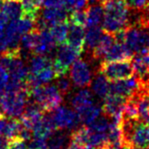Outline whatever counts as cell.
<instances>
[{
    "label": "cell",
    "mask_w": 149,
    "mask_h": 149,
    "mask_svg": "<svg viewBox=\"0 0 149 149\" xmlns=\"http://www.w3.org/2000/svg\"><path fill=\"white\" fill-rule=\"evenodd\" d=\"M109 123H110V117L104 115L102 113L99 117H97L94 121H92L86 126L89 129L93 130L96 132H103V133H107L108 127H109Z\"/></svg>",
    "instance_id": "cell-28"
},
{
    "label": "cell",
    "mask_w": 149,
    "mask_h": 149,
    "mask_svg": "<svg viewBox=\"0 0 149 149\" xmlns=\"http://www.w3.org/2000/svg\"><path fill=\"white\" fill-rule=\"evenodd\" d=\"M30 99L38 104L45 113L52 112L63 103V95L53 85H41L32 88L29 91Z\"/></svg>",
    "instance_id": "cell-2"
},
{
    "label": "cell",
    "mask_w": 149,
    "mask_h": 149,
    "mask_svg": "<svg viewBox=\"0 0 149 149\" xmlns=\"http://www.w3.org/2000/svg\"><path fill=\"white\" fill-rule=\"evenodd\" d=\"M68 20H64L52 25L49 32L55 42V44H63L67 40L68 31Z\"/></svg>",
    "instance_id": "cell-24"
},
{
    "label": "cell",
    "mask_w": 149,
    "mask_h": 149,
    "mask_svg": "<svg viewBox=\"0 0 149 149\" xmlns=\"http://www.w3.org/2000/svg\"><path fill=\"white\" fill-rule=\"evenodd\" d=\"M82 149H96V147H94L90 144H84Z\"/></svg>",
    "instance_id": "cell-40"
},
{
    "label": "cell",
    "mask_w": 149,
    "mask_h": 149,
    "mask_svg": "<svg viewBox=\"0 0 149 149\" xmlns=\"http://www.w3.org/2000/svg\"><path fill=\"white\" fill-rule=\"evenodd\" d=\"M1 10L10 21L17 19L23 14L21 0H4L1 5Z\"/></svg>",
    "instance_id": "cell-21"
},
{
    "label": "cell",
    "mask_w": 149,
    "mask_h": 149,
    "mask_svg": "<svg viewBox=\"0 0 149 149\" xmlns=\"http://www.w3.org/2000/svg\"><path fill=\"white\" fill-rule=\"evenodd\" d=\"M6 52H8V45H7L4 30H0V57Z\"/></svg>",
    "instance_id": "cell-37"
},
{
    "label": "cell",
    "mask_w": 149,
    "mask_h": 149,
    "mask_svg": "<svg viewBox=\"0 0 149 149\" xmlns=\"http://www.w3.org/2000/svg\"><path fill=\"white\" fill-rule=\"evenodd\" d=\"M103 29L109 33H115L129 27L130 8L125 0H110L103 4Z\"/></svg>",
    "instance_id": "cell-1"
},
{
    "label": "cell",
    "mask_w": 149,
    "mask_h": 149,
    "mask_svg": "<svg viewBox=\"0 0 149 149\" xmlns=\"http://www.w3.org/2000/svg\"><path fill=\"white\" fill-rule=\"evenodd\" d=\"M48 149H67L70 143V133L66 130L56 129L53 133L47 138Z\"/></svg>",
    "instance_id": "cell-16"
},
{
    "label": "cell",
    "mask_w": 149,
    "mask_h": 149,
    "mask_svg": "<svg viewBox=\"0 0 149 149\" xmlns=\"http://www.w3.org/2000/svg\"><path fill=\"white\" fill-rule=\"evenodd\" d=\"M45 112L33 102H28V104L25 107L22 115L20 116V122L21 123L27 128L31 129L33 127L36 123H38L42 117L44 116Z\"/></svg>",
    "instance_id": "cell-9"
},
{
    "label": "cell",
    "mask_w": 149,
    "mask_h": 149,
    "mask_svg": "<svg viewBox=\"0 0 149 149\" xmlns=\"http://www.w3.org/2000/svg\"><path fill=\"white\" fill-rule=\"evenodd\" d=\"M3 95H4V88H0V101H1Z\"/></svg>",
    "instance_id": "cell-41"
},
{
    "label": "cell",
    "mask_w": 149,
    "mask_h": 149,
    "mask_svg": "<svg viewBox=\"0 0 149 149\" xmlns=\"http://www.w3.org/2000/svg\"><path fill=\"white\" fill-rule=\"evenodd\" d=\"M129 8L133 10H140L147 5L148 0H125Z\"/></svg>",
    "instance_id": "cell-35"
},
{
    "label": "cell",
    "mask_w": 149,
    "mask_h": 149,
    "mask_svg": "<svg viewBox=\"0 0 149 149\" xmlns=\"http://www.w3.org/2000/svg\"><path fill=\"white\" fill-rule=\"evenodd\" d=\"M98 72L103 74L108 81L127 79L134 74L131 59L104 61L101 63Z\"/></svg>",
    "instance_id": "cell-4"
},
{
    "label": "cell",
    "mask_w": 149,
    "mask_h": 149,
    "mask_svg": "<svg viewBox=\"0 0 149 149\" xmlns=\"http://www.w3.org/2000/svg\"><path fill=\"white\" fill-rule=\"evenodd\" d=\"M70 103H71L72 107L74 108L77 113L80 111H82L83 109H85L86 107H89L90 104H94L91 92L85 88L81 90H79L78 92H76L74 95L72 96Z\"/></svg>",
    "instance_id": "cell-19"
},
{
    "label": "cell",
    "mask_w": 149,
    "mask_h": 149,
    "mask_svg": "<svg viewBox=\"0 0 149 149\" xmlns=\"http://www.w3.org/2000/svg\"><path fill=\"white\" fill-rule=\"evenodd\" d=\"M1 5H2V2H1V0H0V9H1Z\"/></svg>",
    "instance_id": "cell-44"
},
{
    "label": "cell",
    "mask_w": 149,
    "mask_h": 149,
    "mask_svg": "<svg viewBox=\"0 0 149 149\" xmlns=\"http://www.w3.org/2000/svg\"><path fill=\"white\" fill-rule=\"evenodd\" d=\"M6 149H27L26 141H22L19 138H13L9 140Z\"/></svg>",
    "instance_id": "cell-34"
},
{
    "label": "cell",
    "mask_w": 149,
    "mask_h": 149,
    "mask_svg": "<svg viewBox=\"0 0 149 149\" xmlns=\"http://www.w3.org/2000/svg\"><path fill=\"white\" fill-rule=\"evenodd\" d=\"M114 42V35L107 31H103L99 42H98V44L92 50L91 57L93 59H102V58H104L105 53L108 52V49H110V47Z\"/></svg>",
    "instance_id": "cell-17"
},
{
    "label": "cell",
    "mask_w": 149,
    "mask_h": 149,
    "mask_svg": "<svg viewBox=\"0 0 149 149\" xmlns=\"http://www.w3.org/2000/svg\"><path fill=\"white\" fill-rule=\"evenodd\" d=\"M38 36H39V30L36 28H34L33 30L28 31L27 33L21 36L19 49H20L21 55L23 56V58L25 54L32 52L34 50L36 45H37Z\"/></svg>",
    "instance_id": "cell-18"
},
{
    "label": "cell",
    "mask_w": 149,
    "mask_h": 149,
    "mask_svg": "<svg viewBox=\"0 0 149 149\" xmlns=\"http://www.w3.org/2000/svg\"><path fill=\"white\" fill-rule=\"evenodd\" d=\"M104 104L102 107V111L104 115L108 117L116 115H122L123 105L125 104L126 99L121 96L113 95V94H108L104 98Z\"/></svg>",
    "instance_id": "cell-11"
},
{
    "label": "cell",
    "mask_w": 149,
    "mask_h": 149,
    "mask_svg": "<svg viewBox=\"0 0 149 149\" xmlns=\"http://www.w3.org/2000/svg\"><path fill=\"white\" fill-rule=\"evenodd\" d=\"M133 57L132 52L128 49L123 42L115 41L108 52L104 56V61H117V60H125L131 59Z\"/></svg>",
    "instance_id": "cell-15"
},
{
    "label": "cell",
    "mask_w": 149,
    "mask_h": 149,
    "mask_svg": "<svg viewBox=\"0 0 149 149\" xmlns=\"http://www.w3.org/2000/svg\"><path fill=\"white\" fill-rule=\"evenodd\" d=\"M56 129L73 130L81 123L78 113L67 107H58L52 112H49Z\"/></svg>",
    "instance_id": "cell-6"
},
{
    "label": "cell",
    "mask_w": 149,
    "mask_h": 149,
    "mask_svg": "<svg viewBox=\"0 0 149 149\" xmlns=\"http://www.w3.org/2000/svg\"><path fill=\"white\" fill-rule=\"evenodd\" d=\"M83 145L84 144H80L78 143H76V141H70V144L68 145L67 149H82Z\"/></svg>",
    "instance_id": "cell-38"
},
{
    "label": "cell",
    "mask_w": 149,
    "mask_h": 149,
    "mask_svg": "<svg viewBox=\"0 0 149 149\" xmlns=\"http://www.w3.org/2000/svg\"><path fill=\"white\" fill-rule=\"evenodd\" d=\"M55 130L56 127L50 118L49 113H45L42 119L33 125L31 128V132L34 137L47 140V138Z\"/></svg>",
    "instance_id": "cell-14"
},
{
    "label": "cell",
    "mask_w": 149,
    "mask_h": 149,
    "mask_svg": "<svg viewBox=\"0 0 149 149\" xmlns=\"http://www.w3.org/2000/svg\"><path fill=\"white\" fill-rule=\"evenodd\" d=\"M57 78L58 80L56 83V88H58V90H59L60 93L63 96L68 95V94L71 91V88H72V83L70 81V79L67 77L66 74L58 76Z\"/></svg>",
    "instance_id": "cell-30"
},
{
    "label": "cell",
    "mask_w": 149,
    "mask_h": 149,
    "mask_svg": "<svg viewBox=\"0 0 149 149\" xmlns=\"http://www.w3.org/2000/svg\"><path fill=\"white\" fill-rule=\"evenodd\" d=\"M55 48V42L50 34L48 29H42L39 30V36L37 45H36L33 52L36 54H41V55H47L52 54Z\"/></svg>",
    "instance_id": "cell-12"
},
{
    "label": "cell",
    "mask_w": 149,
    "mask_h": 149,
    "mask_svg": "<svg viewBox=\"0 0 149 149\" xmlns=\"http://www.w3.org/2000/svg\"><path fill=\"white\" fill-rule=\"evenodd\" d=\"M81 53V52H79L70 45L65 44V43L60 44V47L56 50L55 56L52 61L56 78L58 76L67 74L70 67L76 59L80 57Z\"/></svg>",
    "instance_id": "cell-5"
},
{
    "label": "cell",
    "mask_w": 149,
    "mask_h": 149,
    "mask_svg": "<svg viewBox=\"0 0 149 149\" xmlns=\"http://www.w3.org/2000/svg\"><path fill=\"white\" fill-rule=\"evenodd\" d=\"M102 32H103V30L100 26L88 28V31L85 32V47L88 53L91 54L92 50L98 44Z\"/></svg>",
    "instance_id": "cell-25"
},
{
    "label": "cell",
    "mask_w": 149,
    "mask_h": 149,
    "mask_svg": "<svg viewBox=\"0 0 149 149\" xmlns=\"http://www.w3.org/2000/svg\"><path fill=\"white\" fill-rule=\"evenodd\" d=\"M65 7L70 10H83L88 7V0H65Z\"/></svg>",
    "instance_id": "cell-32"
},
{
    "label": "cell",
    "mask_w": 149,
    "mask_h": 149,
    "mask_svg": "<svg viewBox=\"0 0 149 149\" xmlns=\"http://www.w3.org/2000/svg\"><path fill=\"white\" fill-rule=\"evenodd\" d=\"M86 27H94L100 26V24L103 22L104 18V7L101 3L89 5L86 10Z\"/></svg>",
    "instance_id": "cell-20"
},
{
    "label": "cell",
    "mask_w": 149,
    "mask_h": 149,
    "mask_svg": "<svg viewBox=\"0 0 149 149\" xmlns=\"http://www.w3.org/2000/svg\"><path fill=\"white\" fill-rule=\"evenodd\" d=\"M23 14L36 18L39 15V10L43 5V0H21Z\"/></svg>",
    "instance_id": "cell-27"
},
{
    "label": "cell",
    "mask_w": 149,
    "mask_h": 149,
    "mask_svg": "<svg viewBox=\"0 0 149 149\" xmlns=\"http://www.w3.org/2000/svg\"><path fill=\"white\" fill-rule=\"evenodd\" d=\"M70 67V79L72 85L81 88L89 86L92 81V70L88 62L78 58Z\"/></svg>",
    "instance_id": "cell-7"
},
{
    "label": "cell",
    "mask_w": 149,
    "mask_h": 149,
    "mask_svg": "<svg viewBox=\"0 0 149 149\" xmlns=\"http://www.w3.org/2000/svg\"><path fill=\"white\" fill-rule=\"evenodd\" d=\"M45 8H61L65 7V0H43Z\"/></svg>",
    "instance_id": "cell-36"
},
{
    "label": "cell",
    "mask_w": 149,
    "mask_h": 149,
    "mask_svg": "<svg viewBox=\"0 0 149 149\" xmlns=\"http://www.w3.org/2000/svg\"><path fill=\"white\" fill-rule=\"evenodd\" d=\"M21 126L22 123L17 118L9 117L4 113L0 115V135L8 140L18 137Z\"/></svg>",
    "instance_id": "cell-10"
},
{
    "label": "cell",
    "mask_w": 149,
    "mask_h": 149,
    "mask_svg": "<svg viewBox=\"0 0 149 149\" xmlns=\"http://www.w3.org/2000/svg\"><path fill=\"white\" fill-rule=\"evenodd\" d=\"M90 85L93 93L100 99H104L109 94V81L100 72Z\"/></svg>",
    "instance_id": "cell-22"
},
{
    "label": "cell",
    "mask_w": 149,
    "mask_h": 149,
    "mask_svg": "<svg viewBox=\"0 0 149 149\" xmlns=\"http://www.w3.org/2000/svg\"><path fill=\"white\" fill-rule=\"evenodd\" d=\"M70 23V22H68ZM68 44L83 52L85 48V30L83 26L70 23L67 36Z\"/></svg>",
    "instance_id": "cell-13"
},
{
    "label": "cell",
    "mask_w": 149,
    "mask_h": 149,
    "mask_svg": "<svg viewBox=\"0 0 149 149\" xmlns=\"http://www.w3.org/2000/svg\"><path fill=\"white\" fill-rule=\"evenodd\" d=\"M1 114H3V112H2V110H1V108H0V115Z\"/></svg>",
    "instance_id": "cell-43"
},
{
    "label": "cell",
    "mask_w": 149,
    "mask_h": 149,
    "mask_svg": "<svg viewBox=\"0 0 149 149\" xmlns=\"http://www.w3.org/2000/svg\"><path fill=\"white\" fill-rule=\"evenodd\" d=\"M107 1H110V0H99V2L101 3V4H104V3L107 2Z\"/></svg>",
    "instance_id": "cell-42"
},
{
    "label": "cell",
    "mask_w": 149,
    "mask_h": 149,
    "mask_svg": "<svg viewBox=\"0 0 149 149\" xmlns=\"http://www.w3.org/2000/svg\"><path fill=\"white\" fill-rule=\"evenodd\" d=\"M50 65H52V60L47 55H41V54H35L33 56L31 55L29 59V64L27 65L29 74L37 73Z\"/></svg>",
    "instance_id": "cell-23"
},
{
    "label": "cell",
    "mask_w": 149,
    "mask_h": 149,
    "mask_svg": "<svg viewBox=\"0 0 149 149\" xmlns=\"http://www.w3.org/2000/svg\"><path fill=\"white\" fill-rule=\"evenodd\" d=\"M27 149H48L47 140L34 137V139L29 141Z\"/></svg>",
    "instance_id": "cell-33"
},
{
    "label": "cell",
    "mask_w": 149,
    "mask_h": 149,
    "mask_svg": "<svg viewBox=\"0 0 149 149\" xmlns=\"http://www.w3.org/2000/svg\"><path fill=\"white\" fill-rule=\"evenodd\" d=\"M140 89H143V88L139 79L134 74L127 79L109 81V94L121 96L125 99H128Z\"/></svg>",
    "instance_id": "cell-8"
},
{
    "label": "cell",
    "mask_w": 149,
    "mask_h": 149,
    "mask_svg": "<svg viewBox=\"0 0 149 149\" xmlns=\"http://www.w3.org/2000/svg\"><path fill=\"white\" fill-rule=\"evenodd\" d=\"M68 20L70 23L80 25L85 27L86 23V10H72L70 17H68Z\"/></svg>",
    "instance_id": "cell-31"
},
{
    "label": "cell",
    "mask_w": 149,
    "mask_h": 149,
    "mask_svg": "<svg viewBox=\"0 0 149 149\" xmlns=\"http://www.w3.org/2000/svg\"><path fill=\"white\" fill-rule=\"evenodd\" d=\"M9 140L7 138L0 135V149H6Z\"/></svg>",
    "instance_id": "cell-39"
},
{
    "label": "cell",
    "mask_w": 149,
    "mask_h": 149,
    "mask_svg": "<svg viewBox=\"0 0 149 149\" xmlns=\"http://www.w3.org/2000/svg\"><path fill=\"white\" fill-rule=\"evenodd\" d=\"M103 113L102 111V107H98L97 104H90L89 107H86L85 109H83L82 111L78 112V115L80 119H81V122H83L85 125H88L92 121H94L97 117Z\"/></svg>",
    "instance_id": "cell-26"
},
{
    "label": "cell",
    "mask_w": 149,
    "mask_h": 149,
    "mask_svg": "<svg viewBox=\"0 0 149 149\" xmlns=\"http://www.w3.org/2000/svg\"><path fill=\"white\" fill-rule=\"evenodd\" d=\"M29 101L30 95L27 88L17 91H6L0 101V108L3 113L9 117L19 118Z\"/></svg>",
    "instance_id": "cell-3"
},
{
    "label": "cell",
    "mask_w": 149,
    "mask_h": 149,
    "mask_svg": "<svg viewBox=\"0 0 149 149\" xmlns=\"http://www.w3.org/2000/svg\"><path fill=\"white\" fill-rule=\"evenodd\" d=\"M108 143L107 133L103 132H96L88 128V140H86V144H90L94 147H100L104 143Z\"/></svg>",
    "instance_id": "cell-29"
}]
</instances>
